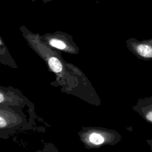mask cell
Wrapping results in <instances>:
<instances>
[{"instance_id": "1", "label": "cell", "mask_w": 152, "mask_h": 152, "mask_svg": "<svg viewBox=\"0 0 152 152\" xmlns=\"http://www.w3.org/2000/svg\"><path fill=\"white\" fill-rule=\"evenodd\" d=\"M131 49L133 52L140 59L145 61H152V45L145 40L131 41Z\"/></svg>"}, {"instance_id": "2", "label": "cell", "mask_w": 152, "mask_h": 152, "mask_svg": "<svg viewBox=\"0 0 152 152\" xmlns=\"http://www.w3.org/2000/svg\"><path fill=\"white\" fill-rule=\"evenodd\" d=\"M135 109L147 123L152 125V96L140 99Z\"/></svg>"}, {"instance_id": "3", "label": "cell", "mask_w": 152, "mask_h": 152, "mask_svg": "<svg viewBox=\"0 0 152 152\" xmlns=\"http://www.w3.org/2000/svg\"><path fill=\"white\" fill-rule=\"evenodd\" d=\"M49 65L50 69L55 72H60L62 69V65L58 59L55 57H51L49 61Z\"/></svg>"}, {"instance_id": "4", "label": "cell", "mask_w": 152, "mask_h": 152, "mask_svg": "<svg viewBox=\"0 0 152 152\" xmlns=\"http://www.w3.org/2000/svg\"><path fill=\"white\" fill-rule=\"evenodd\" d=\"M90 141L94 144H100L103 142L104 141V138L103 137L97 133H93L90 135L89 137Z\"/></svg>"}, {"instance_id": "5", "label": "cell", "mask_w": 152, "mask_h": 152, "mask_svg": "<svg viewBox=\"0 0 152 152\" xmlns=\"http://www.w3.org/2000/svg\"><path fill=\"white\" fill-rule=\"evenodd\" d=\"M49 43L52 46H54L59 49H64L66 48V45L63 42L57 39L50 40V41L49 42Z\"/></svg>"}, {"instance_id": "6", "label": "cell", "mask_w": 152, "mask_h": 152, "mask_svg": "<svg viewBox=\"0 0 152 152\" xmlns=\"http://www.w3.org/2000/svg\"><path fill=\"white\" fill-rule=\"evenodd\" d=\"M5 125H6L5 121L2 117H0V126H1V128H3Z\"/></svg>"}, {"instance_id": "7", "label": "cell", "mask_w": 152, "mask_h": 152, "mask_svg": "<svg viewBox=\"0 0 152 152\" xmlns=\"http://www.w3.org/2000/svg\"><path fill=\"white\" fill-rule=\"evenodd\" d=\"M147 144L150 145V150L151 151H152V138H150V139H147L146 140Z\"/></svg>"}, {"instance_id": "8", "label": "cell", "mask_w": 152, "mask_h": 152, "mask_svg": "<svg viewBox=\"0 0 152 152\" xmlns=\"http://www.w3.org/2000/svg\"><path fill=\"white\" fill-rule=\"evenodd\" d=\"M3 100H4V97H3L2 94L1 93V94H0V102L2 103Z\"/></svg>"}]
</instances>
